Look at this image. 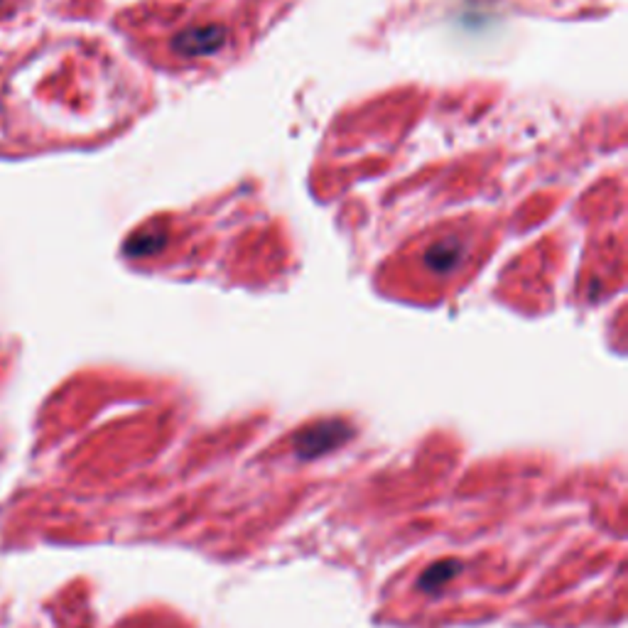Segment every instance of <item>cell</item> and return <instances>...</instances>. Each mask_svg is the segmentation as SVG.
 <instances>
[{
  "label": "cell",
  "instance_id": "obj_1",
  "mask_svg": "<svg viewBox=\"0 0 628 628\" xmlns=\"http://www.w3.org/2000/svg\"><path fill=\"white\" fill-rule=\"evenodd\" d=\"M351 437V427L339 420H326L307 427L295 437V454L300 459H314L326 454L329 450L342 447Z\"/></svg>",
  "mask_w": 628,
  "mask_h": 628
},
{
  "label": "cell",
  "instance_id": "obj_2",
  "mask_svg": "<svg viewBox=\"0 0 628 628\" xmlns=\"http://www.w3.org/2000/svg\"><path fill=\"white\" fill-rule=\"evenodd\" d=\"M459 569H462L459 559H440V562H434L432 567H427L422 572V577L418 580V587L422 591H440L452 577H457Z\"/></svg>",
  "mask_w": 628,
  "mask_h": 628
}]
</instances>
